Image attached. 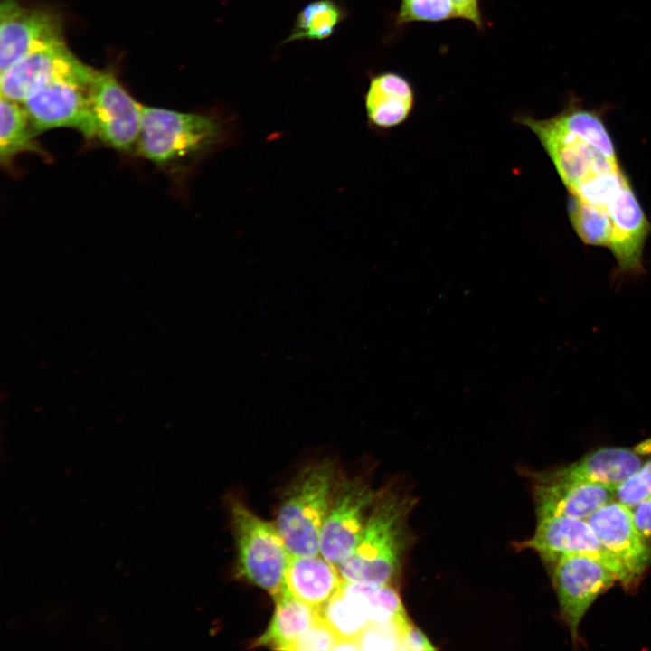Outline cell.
Masks as SVG:
<instances>
[{
  "label": "cell",
  "instance_id": "obj_21",
  "mask_svg": "<svg viewBox=\"0 0 651 651\" xmlns=\"http://www.w3.org/2000/svg\"><path fill=\"white\" fill-rule=\"evenodd\" d=\"M35 131L23 103L1 96L0 99V160L10 167L13 160L23 153H35L45 157L47 153L36 141Z\"/></svg>",
  "mask_w": 651,
  "mask_h": 651
},
{
  "label": "cell",
  "instance_id": "obj_34",
  "mask_svg": "<svg viewBox=\"0 0 651 651\" xmlns=\"http://www.w3.org/2000/svg\"><path fill=\"white\" fill-rule=\"evenodd\" d=\"M635 451L640 456L651 455V438L637 445L635 448Z\"/></svg>",
  "mask_w": 651,
  "mask_h": 651
},
{
  "label": "cell",
  "instance_id": "obj_15",
  "mask_svg": "<svg viewBox=\"0 0 651 651\" xmlns=\"http://www.w3.org/2000/svg\"><path fill=\"white\" fill-rule=\"evenodd\" d=\"M531 478L536 518L587 519L598 508L615 499L616 488L599 484L552 479L541 472H533Z\"/></svg>",
  "mask_w": 651,
  "mask_h": 651
},
{
  "label": "cell",
  "instance_id": "obj_30",
  "mask_svg": "<svg viewBox=\"0 0 651 651\" xmlns=\"http://www.w3.org/2000/svg\"><path fill=\"white\" fill-rule=\"evenodd\" d=\"M336 633L322 618L307 629L289 647L294 651L332 650L338 640Z\"/></svg>",
  "mask_w": 651,
  "mask_h": 651
},
{
  "label": "cell",
  "instance_id": "obj_28",
  "mask_svg": "<svg viewBox=\"0 0 651 651\" xmlns=\"http://www.w3.org/2000/svg\"><path fill=\"white\" fill-rule=\"evenodd\" d=\"M407 616L385 623L371 624L357 640L361 650H401V633Z\"/></svg>",
  "mask_w": 651,
  "mask_h": 651
},
{
  "label": "cell",
  "instance_id": "obj_32",
  "mask_svg": "<svg viewBox=\"0 0 651 651\" xmlns=\"http://www.w3.org/2000/svg\"><path fill=\"white\" fill-rule=\"evenodd\" d=\"M631 510L637 528L651 542V496L639 502Z\"/></svg>",
  "mask_w": 651,
  "mask_h": 651
},
{
  "label": "cell",
  "instance_id": "obj_23",
  "mask_svg": "<svg viewBox=\"0 0 651 651\" xmlns=\"http://www.w3.org/2000/svg\"><path fill=\"white\" fill-rule=\"evenodd\" d=\"M450 19H464L479 30L484 28L479 0H401L396 24L402 26L413 22Z\"/></svg>",
  "mask_w": 651,
  "mask_h": 651
},
{
  "label": "cell",
  "instance_id": "obj_31",
  "mask_svg": "<svg viewBox=\"0 0 651 651\" xmlns=\"http://www.w3.org/2000/svg\"><path fill=\"white\" fill-rule=\"evenodd\" d=\"M435 647L427 636L413 623L408 620L402 628L401 650H433Z\"/></svg>",
  "mask_w": 651,
  "mask_h": 651
},
{
  "label": "cell",
  "instance_id": "obj_12",
  "mask_svg": "<svg viewBox=\"0 0 651 651\" xmlns=\"http://www.w3.org/2000/svg\"><path fill=\"white\" fill-rule=\"evenodd\" d=\"M95 71L63 42L31 53L2 71L1 96L23 103L34 89L58 80L89 86Z\"/></svg>",
  "mask_w": 651,
  "mask_h": 651
},
{
  "label": "cell",
  "instance_id": "obj_13",
  "mask_svg": "<svg viewBox=\"0 0 651 651\" xmlns=\"http://www.w3.org/2000/svg\"><path fill=\"white\" fill-rule=\"evenodd\" d=\"M606 550L637 580L651 564V542L637 528L631 508L613 499L587 519Z\"/></svg>",
  "mask_w": 651,
  "mask_h": 651
},
{
  "label": "cell",
  "instance_id": "obj_4",
  "mask_svg": "<svg viewBox=\"0 0 651 651\" xmlns=\"http://www.w3.org/2000/svg\"><path fill=\"white\" fill-rule=\"evenodd\" d=\"M231 516L241 576L273 597L285 587L289 552L277 526L254 514L238 498L231 499Z\"/></svg>",
  "mask_w": 651,
  "mask_h": 651
},
{
  "label": "cell",
  "instance_id": "obj_18",
  "mask_svg": "<svg viewBox=\"0 0 651 651\" xmlns=\"http://www.w3.org/2000/svg\"><path fill=\"white\" fill-rule=\"evenodd\" d=\"M343 578L337 566L324 558L290 555L285 572L287 589L314 607L326 604L341 589Z\"/></svg>",
  "mask_w": 651,
  "mask_h": 651
},
{
  "label": "cell",
  "instance_id": "obj_2",
  "mask_svg": "<svg viewBox=\"0 0 651 651\" xmlns=\"http://www.w3.org/2000/svg\"><path fill=\"white\" fill-rule=\"evenodd\" d=\"M412 500L382 491L373 503L361 540L339 566L345 580L389 584L399 571L407 544L406 522Z\"/></svg>",
  "mask_w": 651,
  "mask_h": 651
},
{
  "label": "cell",
  "instance_id": "obj_6",
  "mask_svg": "<svg viewBox=\"0 0 651 651\" xmlns=\"http://www.w3.org/2000/svg\"><path fill=\"white\" fill-rule=\"evenodd\" d=\"M536 521L533 536L519 543V549H531L552 563L563 555L587 556L608 566L624 587L630 588L637 581L601 544L586 519L546 516L536 518Z\"/></svg>",
  "mask_w": 651,
  "mask_h": 651
},
{
  "label": "cell",
  "instance_id": "obj_20",
  "mask_svg": "<svg viewBox=\"0 0 651 651\" xmlns=\"http://www.w3.org/2000/svg\"><path fill=\"white\" fill-rule=\"evenodd\" d=\"M552 118L559 127L593 146L612 163L618 164L614 143L605 125L603 108H586L580 98L571 93L564 108Z\"/></svg>",
  "mask_w": 651,
  "mask_h": 651
},
{
  "label": "cell",
  "instance_id": "obj_7",
  "mask_svg": "<svg viewBox=\"0 0 651 651\" xmlns=\"http://www.w3.org/2000/svg\"><path fill=\"white\" fill-rule=\"evenodd\" d=\"M380 493L361 476L342 480L321 529L319 552L324 559L339 566L353 553L364 530L366 511Z\"/></svg>",
  "mask_w": 651,
  "mask_h": 651
},
{
  "label": "cell",
  "instance_id": "obj_10",
  "mask_svg": "<svg viewBox=\"0 0 651 651\" xmlns=\"http://www.w3.org/2000/svg\"><path fill=\"white\" fill-rule=\"evenodd\" d=\"M554 565L552 582L560 610L576 644L582 618L618 578L608 566L583 555H563Z\"/></svg>",
  "mask_w": 651,
  "mask_h": 651
},
{
  "label": "cell",
  "instance_id": "obj_19",
  "mask_svg": "<svg viewBox=\"0 0 651 651\" xmlns=\"http://www.w3.org/2000/svg\"><path fill=\"white\" fill-rule=\"evenodd\" d=\"M273 598L275 611L270 623L251 646L288 650L307 629L321 618L320 608L295 597L287 587Z\"/></svg>",
  "mask_w": 651,
  "mask_h": 651
},
{
  "label": "cell",
  "instance_id": "obj_33",
  "mask_svg": "<svg viewBox=\"0 0 651 651\" xmlns=\"http://www.w3.org/2000/svg\"><path fill=\"white\" fill-rule=\"evenodd\" d=\"M332 650H361V648L357 639L338 638Z\"/></svg>",
  "mask_w": 651,
  "mask_h": 651
},
{
  "label": "cell",
  "instance_id": "obj_16",
  "mask_svg": "<svg viewBox=\"0 0 651 651\" xmlns=\"http://www.w3.org/2000/svg\"><path fill=\"white\" fill-rule=\"evenodd\" d=\"M641 464L640 455L635 449L605 447L591 450L571 464L540 472L552 479L593 483L617 488Z\"/></svg>",
  "mask_w": 651,
  "mask_h": 651
},
{
  "label": "cell",
  "instance_id": "obj_11",
  "mask_svg": "<svg viewBox=\"0 0 651 651\" xmlns=\"http://www.w3.org/2000/svg\"><path fill=\"white\" fill-rule=\"evenodd\" d=\"M87 90L79 82L58 80L31 91L23 104L37 134L67 127L88 141L96 139Z\"/></svg>",
  "mask_w": 651,
  "mask_h": 651
},
{
  "label": "cell",
  "instance_id": "obj_9",
  "mask_svg": "<svg viewBox=\"0 0 651 651\" xmlns=\"http://www.w3.org/2000/svg\"><path fill=\"white\" fill-rule=\"evenodd\" d=\"M514 121L537 137L570 193L595 175L620 168L619 164L612 163L593 146L559 127L552 118L537 119L520 115Z\"/></svg>",
  "mask_w": 651,
  "mask_h": 651
},
{
  "label": "cell",
  "instance_id": "obj_5",
  "mask_svg": "<svg viewBox=\"0 0 651 651\" xmlns=\"http://www.w3.org/2000/svg\"><path fill=\"white\" fill-rule=\"evenodd\" d=\"M87 91L96 139L119 152L137 148L142 104L109 71L96 70Z\"/></svg>",
  "mask_w": 651,
  "mask_h": 651
},
{
  "label": "cell",
  "instance_id": "obj_22",
  "mask_svg": "<svg viewBox=\"0 0 651 651\" xmlns=\"http://www.w3.org/2000/svg\"><path fill=\"white\" fill-rule=\"evenodd\" d=\"M340 591L361 610L369 625L385 623L406 616L399 593L390 584L343 579Z\"/></svg>",
  "mask_w": 651,
  "mask_h": 651
},
{
  "label": "cell",
  "instance_id": "obj_8",
  "mask_svg": "<svg viewBox=\"0 0 651 651\" xmlns=\"http://www.w3.org/2000/svg\"><path fill=\"white\" fill-rule=\"evenodd\" d=\"M63 42L64 24L57 12L26 6L18 0L1 1V72L31 53Z\"/></svg>",
  "mask_w": 651,
  "mask_h": 651
},
{
  "label": "cell",
  "instance_id": "obj_17",
  "mask_svg": "<svg viewBox=\"0 0 651 651\" xmlns=\"http://www.w3.org/2000/svg\"><path fill=\"white\" fill-rule=\"evenodd\" d=\"M369 122L380 129L404 123L415 104L411 83L401 74L381 72L372 78L364 98Z\"/></svg>",
  "mask_w": 651,
  "mask_h": 651
},
{
  "label": "cell",
  "instance_id": "obj_25",
  "mask_svg": "<svg viewBox=\"0 0 651 651\" xmlns=\"http://www.w3.org/2000/svg\"><path fill=\"white\" fill-rule=\"evenodd\" d=\"M568 213L574 231L585 244L609 248L612 223L607 209L570 193Z\"/></svg>",
  "mask_w": 651,
  "mask_h": 651
},
{
  "label": "cell",
  "instance_id": "obj_3",
  "mask_svg": "<svg viewBox=\"0 0 651 651\" xmlns=\"http://www.w3.org/2000/svg\"><path fill=\"white\" fill-rule=\"evenodd\" d=\"M220 127L211 117L142 105L137 152L177 175L216 144Z\"/></svg>",
  "mask_w": 651,
  "mask_h": 651
},
{
  "label": "cell",
  "instance_id": "obj_27",
  "mask_svg": "<svg viewBox=\"0 0 651 651\" xmlns=\"http://www.w3.org/2000/svg\"><path fill=\"white\" fill-rule=\"evenodd\" d=\"M627 178L619 168L590 178L570 193L591 205L607 209L609 203Z\"/></svg>",
  "mask_w": 651,
  "mask_h": 651
},
{
  "label": "cell",
  "instance_id": "obj_14",
  "mask_svg": "<svg viewBox=\"0 0 651 651\" xmlns=\"http://www.w3.org/2000/svg\"><path fill=\"white\" fill-rule=\"evenodd\" d=\"M611 219L610 249L622 273L644 272L643 252L651 232L646 217L627 178L607 206Z\"/></svg>",
  "mask_w": 651,
  "mask_h": 651
},
{
  "label": "cell",
  "instance_id": "obj_26",
  "mask_svg": "<svg viewBox=\"0 0 651 651\" xmlns=\"http://www.w3.org/2000/svg\"><path fill=\"white\" fill-rule=\"evenodd\" d=\"M320 616L339 638L357 639L369 626L361 610L340 590L320 607Z\"/></svg>",
  "mask_w": 651,
  "mask_h": 651
},
{
  "label": "cell",
  "instance_id": "obj_29",
  "mask_svg": "<svg viewBox=\"0 0 651 651\" xmlns=\"http://www.w3.org/2000/svg\"><path fill=\"white\" fill-rule=\"evenodd\" d=\"M651 496V459L647 460L615 489V499L629 508Z\"/></svg>",
  "mask_w": 651,
  "mask_h": 651
},
{
  "label": "cell",
  "instance_id": "obj_1",
  "mask_svg": "<svg viewBox=\"0 0 651 651\" xmlns=\"http://www.w3.org/2000/svg\"><path fill=\"white\" fill-rule=\"evenodd\" d=\"M336 460L315 454L306 460L286 489L277 517V529L290 555L316 556L328 513L336 475Z\"/></svg>",
  "mask_w": 651,
  "mask_h": 651
},
{
  "label": "cell",
  "instance_id": "obj_24",
  "mask_svg": "<svg viewBox=\"0 0 651 651\" xmlns=\"http://www.w3.org/2000/svg\"><path fill=\"white\" fill-rule=\"evenodd\" d=\"M343 17L342 8L334 0L310 2L299 12L285 42L326 39L334 33Z\"/></svg>",
  "mask_w": 651,
  "mask_h": 651
}]
</instances>
